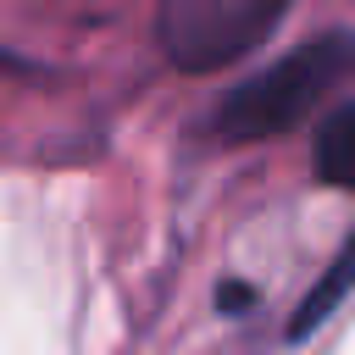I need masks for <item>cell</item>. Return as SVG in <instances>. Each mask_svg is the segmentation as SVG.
<instances>
[{"mask_svg": "<svg viewBox=\"0 0 355 355\" xmlns=\"http://www.w3.org/2000/svg\"><path fill=\"white\" fill-rule=\"evenodd\" d=\"M344 78H355V33L349 28H327L305 44H294L288 55H277L272 67H261L255 78H244L211 116L216 139L227 144H250V139H272L288 133L294 122H305Z\"/></svg>", "mask_w": 355, "mask_h": 355, "instance_id": "obj_1", "label": "cell"}, {"mask_svg": "<svg viewBox=\"0 0 355 355\" xmlns=\"http://www.w3.org/2000/svg\"><path fill=\"white\" fill-rule=\"evenodd\" d=\"M294 0H161L155 44L178 72H222L261 50Z\"/></svg>", "mask_w": 355, "mask_h": 355, "instance_id": "obj_2", "label": "cell"}, {"mask_svg": "<svg viewBox=\"0 0 355 355\" xmlns=\"http://www.w3.org/2000/svg\"><path fill=\"white\" fill-rule=\"evenodd\" d=\"M316 172H322V183L355 194V100L338 105V111L322 122V139H316Z\"/></svg>", "mask_w": 355, "mask_h": 355, "instance_id": "obj_3", "label": "cell"}, {"mask_svg": "<svg viewBox=\"0 0 355 355\" xmlns=\"http://www.w3.org/2000/svg\"><path fill=\"white\" fill-rule=\"evenodd\" d=\"M349 283H355V239H349V244L338 250L333 272H327V277H322V283H316V288H311V294L300 300V316H294L288 338H305L311 327H322V322H327V311H333V305L344 300V288H349Z\"/></svg>", "mask_w": 355, "mask_h": 355, "instance_id": "obj_4", "label": "cell"}, {"mask_svg": "<svg viewBox=\"0 0 355 355\" xmlns=\"http://www.w3.org/2000/svg\"><path fill=\"white\" fill-rule=\"evenodd\" d=\"M6 61H11V55H6V50H0V67H6Z\"/></svg>", "mask_w": 355, "mask_h": 355, "instance_id": "obj_5", "label": "cell"}]
</instances>
